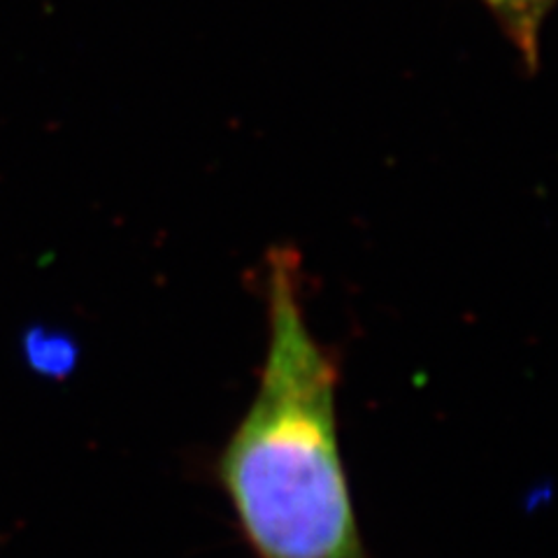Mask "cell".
I'll return each mask as SVG.
<instances>
[{
    "instance_id": "3",
    "label": "cell",
    "mask_w": 558,
    "mask_h": 558,
    "mask_svg": "<svg viewBox=\"0 0 558 558\" xmlns=\"http://www.w3.org/2000/svg\"><path fill=\"white\" fill-rule=\"evenodd\" d=\"M26 352L33 368L47 375H61L75 361V349L65 338H31Z\"/></svg>"
},
{
    "instance_id": "1",
    "label": "cell",
    "mask_w": 558,
    "mask_h": 558,
    "mask_svg": "<svg viewBox=\"0 0 558 558\" xmlns=\"http://www.w3.org/2000/svg\"><path fill=\"white\" fill-rule=\"evenodd\" d=\"M301 270L291 247L266 256V361L219 482L258 558H365L338 440V365L312 336Z\"/></svg>"
},
{
    "instance_id": "2",
    "label": "cell",
    "mask_w": 558,
    "mask_h": 558,
    "mask_svg": "<svg viewBox=\"0 0 558 558\" xmlns=\"http://www.w3.org/2000/svg\"><path fill=\"white\" fill-rule=\"evenodd\" d=\"M482 3L492 10L529 73H537L539 54H543V28L554 0H482Z\"/></svg>"
}]
</instances>
